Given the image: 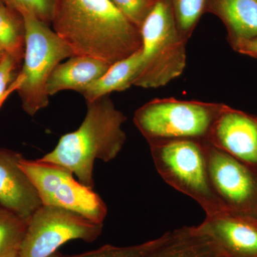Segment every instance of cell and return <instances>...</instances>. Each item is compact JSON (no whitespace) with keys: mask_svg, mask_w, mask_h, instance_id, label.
Here are the masks:
<instances>
[{"mask_svg":"<svg viewBox=\"0 0 257 257\" xmlns=\"http://www.w3.org/2000/svg\"><path fill=\"white\" fill-rule=\"evenodd\" d=\"M51 24L74 56L113 64L143 47L141 30L111 0H55Z\"/></svg>","mask_w":257,"mask_h":257,"instance_id":"1","label":"cell"},{"mask_svg":"<svg viewBox=\"0 0 257 257\" xmlns=\"http://www.w3.org/2000/svg\"><path fill=\"white\" fill-rule=\"evenodd\" d=\"M87 105L80 126L62 136L55 148L40 160L67 169L81 183L93 189L94 162H109L117 157L126 143L122 125L127 118L116 109L109 95Z\"/></svg>","mask_w":257,"mask_h":257,"instance_id":"2","label":"cell"},{"mask_svg":"<svg viewBox=\"0 0 257 257\" xmlns=\"http://www.w3.org/2000/svg\"><path fill=\"white\" fill-rule=\"evenodd\" d=\"M142 64L133 86L153 89L182 75L187 42L179 35L170 0H157L141 28Z\"/></svg>","mask_w":257,"mask_h":257,"instance_id":"3","label":"cell"},{"mask_svg":"<svg viewBox=\"0 0 257 257\" xmlns=\"http://www.w3.org/2000/svg\"><path fill=\"white\" fill-rule=\"evenodd\" d=\"M150 147L155 167L165 182L196 201L206 216L226 211L211 184L205 141L170 140Z\"/></svg>","mask_w":257,"mask_h":257,"instance_id":"4","label":"cell"},{"mask_svg":"<svg viewBox=\"0 0 257 257\" xmlns=\"http://www.w3.org/2000/svg\"><path fill=\"white\" fill-rule=\"evenodd\" d=\"M225 106L172 97L155 99L135 111L134 123L149 145L177 140L206 141Z\"/></svg>","mask_w":257,"mask_h":257,"instance_id":"5","label":"cell"},{"mask_svg":"<svg viewBox=\"0 0 257 257\" xmlns=\"http://www.w3.org/2000/svg\"><path fill=\"white\" fill-rule=\"evenodd\" d=\"M25 27L24 79L18 91L23 110L33 116L50 103L47 82L62 61L73 57L72 50L49 25L29 13H22Z\"/></svg>","mask_w":257,"mask_h":257,"instance_id":"6","label":"cell"},{"mask_svg":"<svg viewBox=\"0 0 257 257\" xmlns=\"http://www.w3.org/2000/svg\"><path fill=\"white\" fill-rule=\"evenodd\" d=\"M20 167L36 188L43 205L72 211L103 224L107 207L92 188L76 180L72 172L41 160L21 159Z\"/></svg>","mask_w":257,"mask_h":257,"instance_id":"7","label":"cell"},{"mask_svg":"<svg viewBox=\"0 0 257 257\" xmlns=\"http://www.w3.org/2000/svg\"><path fill=\"white\" fill-rule=\"evenodd\" d=\"M102 230L103 224L77 213L42 204L28 220L18 257H50L72 240L95 241Z\"/></svg>","mask_w":257,"mask_h":257,"instance_id":"8","label":"cell"},{"mask_svg":"<svg viewBox=\"0 0 257 257\" xmlns=\"http://www.w3.org/2000/svg\"><path fill=\"white\" fill-rule=\"evenodd\" d=\"M213 188L226 211L257 218V172L205 141Z\"/></svg>","mask_w":257,"mask_h":257,"instance_id":"9","label":"cell"},{"mask_svg":"<svg viewBox=\"0 0 257 257\" xmlns=\"http://www.w3.org/2000/svg\"><path fill=\"white\" fill-rule=\"evenodd\" d=\"M206 141L257 172V116L226 105Z\"/></svg>","mask_w":257,"mask_h":257,"instance_id":"10","label":"cell"},{"mask_svg":"<svg viewBox=\"0 0 257 257\" xmlns=\"http://www.w3.org/2000/svg\"><path fill=\"white\" fill-rule=\"evenodd\" d=\"M224 257H257V218L224 211L199 224Z\"/></svg>","mask_w":257,"mask_h":257,"instance_id":"11","label":"cell"},{"mask_svg":"<svg viewBox=\"0 0 257 257\" xmlns=\"http://www.w3.org/2000/svg\"><path fill=\"white\" fill-rule=\"evenodd\" d=\"M23 156L0 147V206L28 220L42 205L36 188L20 167Z\"/></svg>","mask_w":257,"mask_h":257,"instance_id":"12","label":"cell"},{"mask_svg":"<svg viewBox=\"0 0 257 257\" xmlns=\"http://www.w3.org/2000/svg\"><path fill=\"white\" fill-rule=\"evenodd\" d=\"M143 257H224L214 239L199 226H183L161 236Z\"/></svg>","mask_w":257,"mask_h":257,"instance_id":"13","label":"cell"},{"mask_svg":"<svg viewBox=\"0 0 257 257\" xmlns=\"http://www.w3.org/2000/svg\"><path fill=\"white\" fill-rule=\"evenodd\" d=\"M111 64L87 56H73L55 67L47 82L49 96L65 90L82 94L84 89L106 73Z\"/></svg>","mask_w":257,"mask_h":257,"instance_id":"14","label":"cell"},{"mask_svg":"<svg viewBox=\"0 0 257 257\" xmlns=\"http://www.w3.org/2000/svg\"><path fill=\"white\" fill-rule=\"evenodd\" d=\"M204 13L224 24L230 45L257 36V0H204Z\"/></svg>","mask_w":257,"mask_h":257,"instance_id":"15","label":"cell"},{"mask_svg":"<svg viewBox=\"0 0 257 257\" xmlns=\"http://www.w3.org/2000/svg\"><path fill=\"white\" fill-rule=\"evenodd\" d=\"M142 64V50L111 64L106 73L82 93L87 102L96 100L111 92H124L133 87Z\"/></svg>","mask_w":257,"mask_h":257,"instance_id":"16","label":"cell"},{"mask_svg":"<svg viewBox=\"0 0 257 257\" xmlns=\"http://www.w3.org/2000/svg\"><path fill=\"white\" fill-rule=\"evenodd\" d=\"M0 50L19 63L24 58L25 27L22 15L0 2Z\"/></svg>","mask_w":257,"mask_h":257,"instance_id":"17","label":"cell"},{"mask_svg":"<svg viewBox=\"0 0 257 257\" xmlns=\"http://www.w3.org/2000/svg\"><path fill=\"white\" fill-rule=\"evenodd\" d=\"M28 220L0 206V257L18 256Z\"/></svg>","mask_w":257,"mask_h":257,"instance_id":"18","label":"cell"},{"mask_svg":"<svg viewBox=\"0 0 257 257\" xmlns=\"http://www.w3.org/2000/svg\"><path fill=\"white\" fill-rule=\"evenodd\" d=\"M179 35L188 42L204 14V0H170Z\"/></svg>","mask_w":257,"mask_h":257,"instance_id":"19","label":"cell"},{"mask_svg":"<svg viewBox=\"0 0 257 257\" xmlns=\"http://www.w3.org/2000/svg\"><path fill=\"white\" fill-rule=\"evenodd\" d=\"M160 240L161 236L152 241L130 246H115L106 244L97 249L69 256L56 251L50 257H143L155 247L160 243Z\"/></svg>","mask_w":257,"mask_h":257,"instance_id":"20","label":"cell"},{"mask_svg":"<svg viewBox=\"0 0 257 257\" xmlns=\"http://www.w3.org/2000/svg\"><path fill=\"white\" fill-rule=\"evenodd\" d=\"M117 9L141 30L157 0H111Z\"/></svg>","mask_w":257,"mask_h":257,"instance_id":"21","label":"cell"},{"mask_svg":"<svg viewBox=\"0 0 257 257\" xmlns=\"http://www.w3.org/2000/svg\"><path fill=\"white\" fill-rule=\"evenodd\" d=\"M19 64L18 61L7 54L0 60V108L12 93L18 91L23 82L24 76L21 73L11 82Z\"/></svg>","mask_w":257,"mask_h":257,"instance_id":"22","label":"cell"},{"mask_svg":"<svg viewBox=\"0 0 257 257\" xmlns=\"http://www.w3.org/2000/svg\"><path fill=\"white\" fill-rule=\"evenodd\" d=\"M55 0H4L5 4L19 13H29L50 25Z\"/></svg>","mask_w":257,"mask_h":257,"instance_id":"23","label":"cell"},{"mask_svg":"<svg viewBox=\"0 0 257 257\" xmlns=\"http://www.w3.org/2000/svg\"><path fill=\"white\" fill-rule=\"evenodd\" d=\"M233 50L241 55L257 58V36L231 44Z\"/></svg>","mask_w":257,"mask_h":257,"instance_id":"24","label":"cell"},{"mask_svg":"<svg viewBox=\"0 0 257 257\" xmlns=\"http://www.w3.org/2000/svg\"><path fill=\"white\" fill-rule=\"evenodd\" d=\"M5 55V52H3V50H0V60H1L2 58H3V57H4Z\"/></svg>","mask_w":257,"mask_h":257,"instance_id":"25","label":"cell"},{"mask_svg":"<svg viewBox=\"0 0 257 257\" xmlns=\"http://www.w3.org/2000/svg\"><path fill=\"white\" fill-rule=\"evenodd\" d=\"M0 2H4V0H0Z\"/></svg>","mask_w":257,"mask_h":257,"instance_id":"26","label":"cell"},{"mask_svg":"<svg viewBox=\"0 0 257 257\" xmlns=\"http://www.w3.org/2000/svg\"><path fill=\"white\" fill-rule=\"evenodd\" d=\"M14 257H18V256H14Z\"/></svg>","mask_w":257,"mask_h":257,"instance_id":"27","label":"cell"}]
</instances>
